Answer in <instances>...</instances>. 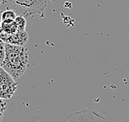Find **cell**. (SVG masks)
<instances>
[{
  "mask_svg": "<svg viewBox=\"0 0 129 122\" xmlns=\"http://www.w3.org/2000/svg\"><path fill=\"white\" fill-rule=\"evenodd\" d=\"M28 65L29 54L27 48L5 43V57L1 68L17 80L25 74Z\"/></svg>",
  "mask_w": 129,
  "mask_h": 122,
  "instance_id": "obj_1",
  "label": "cell"
},
{
  "mask_svg": "<svg viewBox=\"0 0 129 122\" xmlns=\"http://www.w3.org/2000/svg\"><path fill=\"white\" fill-rule=\"evenodd\" d=\"M8 8L18 15L31 17L42 14L47 6V0H3Z\"/></svg>",
  "mask_w": 129,
  "mask_h": 122,
  "instance_id": "obj_2",
  "label": "cell"
},
{
  "mask_svg": "<svg viewBox=\"0 0 129 122\" xmlns=\"http://www.w3.org/2000/svg\"><path fill=\"white\" fill-rule=\"evenodd\" d=\"M62 122H108V120L99 111L87 109L70 113Z\"/></svg>",
  "mask_w": 129,
  "mask_h": 122,
  "instance_id": "obj_3",
  "label": "cell"
},
{
  "mask_svg": "<svg viewBox=\"0 0 129 122\" xmlns=\"http://www.w3.org/2000/svg\"><path fill=\"white\" fill-rule=\"evenodd\" d=\"M17 88V83L15 79L1 68L0 74V98L8 100L15 94Z\"/></svg>",
  "mask_w": 129,
  "mask_h": 122,
  "instance_id": "obj_4",
  "label": "cell"
},
{
  "mask_svg": "<svg viewBox=\"0 0 129 122\" xmlns=\"http://www.w3.org/2000/svg\"><path fill=\"white\" fill-rule=\"evenodd\" d=\"M28 34L26 30L23 31H17L14 34L10 35L9 38L7 40L8 44L14 45H20L24 46L28 41Z\"/></svg>",
  "mask_w": 129,
  "mask_h": 122,
  "instance_id": "obj_5",
  "label": "cell"
},
{
  "mask_svg": "<svg viewBox=\"0 0 129 122\" xmlns=\"http://www.w3.org/2000/svg\"><path fill=\"white\" fill-rule=\"evenodd\" d=\"M3 30L8 34H14L17 31V27L15 23V21H2L1 25H0Z\"/></svg>",
  "mask_w": 129,
  "mask_h": 122,
  "instance_id": "obj_6",
  "label": "cell"
},
{
  "mask_svg": "<svg viewBox=\"0 0 129 122\" xmlns=\"http://www.w3.org/2000/svg\"><path fill=\"white\" fill-rule=\"evenodd\" d=\"M17 13L11 8H8L7 10L2 13L3 21H14L17 17Z\"/></svg>",
  "mask_w": 129,
  "mask_h": 122,
  "instance_id": "obj_7",
  "label": "cell"
},
{
  "mask_svg": "<svg viewBox=\"0 0 129 122\" xmlns=\"http://www.w3.org/2000/svg\"><path fill=\"white\" fill-rule=\"evenodd\" d=\"M15 23L17 27V31H23L26 30V26H27V21L24 16L22 15H17L15 18Z\"/></svg>",
  "mask_w": 129,
  "mask_h": 122,
  "instance_id": "obj_8",
  "label": "cell"
},
{
  "mask_svg": "<svg viewBox=\"0 0 129 122\" xmlns=\"http://www.w3.org/2000/svg\"><path fill=\"white\" fill-rule=\"evenodd\" d=\"M5 57V42L0 39V67L2 66Z\"/></svg>",
  "mask_w": 129,
  "mask_h": 122,
  "instance_id": "obj_9",
  "label": "cell"
},
{
  "mask_svg": "<svg viewBox=\"0 0 129 122\" xmlns=\"http://www.w3.org/2000/svg\"><path fill=\"white\" fill-rule=\"evenodd\" d=\"M7 110V103L4 99L0 98V115H4V113Z\"/></svg>",
  "mask_w": 129,
  "mask_h": 122,
  "instance_id": "obj_10",
  "label": "cell"
},
{
  "mask_svg": "<svg viewBox=\"0 0 129 122\" xmlns=\"http://www.w3.org/2000/svg\"><path fill=\"white\" fill-rule=\"evenodd\" d=\"M2 13H3V12L0 10V25H1V22L3 21V20H2Z\"/></svg>",
  "mask_w": 129,
  "mask_h": 122,
  "instance_id": "obj_11",
  "label": "cell"
},
{
  "mask_svg": "<svg viewBox=\"0 0 129 122\" xmlns=\"http://www.w3.org/2000/svg\"><path fill=\"white\" fill-rule=\"evenodd\" d=\"M118 122H129V120H122V121H118Z\"/></svg>",
  "mask_w": 129,
  "mask_h": 122,
  "instance_id": "obj_12",
  "label": "cell"
},
{
  "mask_svg": "<svg viewBox=\"0 0 129 122\" xmlns=\"http://www.w3.org/2000/svg\"><path fill=\"white\" fill-rule=\"evenodd\" d=\"M3 116H4V115H0V121L3 120Z\"/></svg>",
  "mask_w": 129,
  "mask_h": 122,
  "instance_id": "obj_13",
  "label": "cell"
},
{
  "mask_svg": "<svg viewBox=\"0 0 129 122\" xmlns=\"http://www.w3.org/2000/svg\"><path fill=\"white\" fill-rule=\"evenodd\" d=\"M0 74H1V67H0Z\"/></svg>",
  "mask_w": 129,
  "mask_h": 122,
  "instance_id": "obj_14",
  "label": "cell"
}]
</instances>
